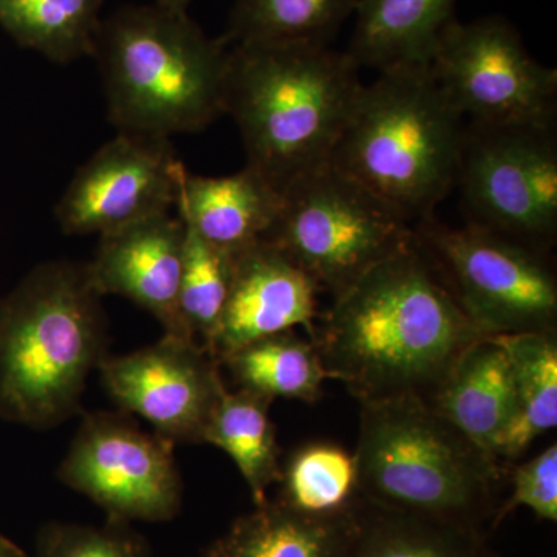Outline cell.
<instances>
[{
	"instance_id": "6da1fadb",
	"label": "cell",
	"mask_w": 557,
	"mask_h": 557,
	"mask_svg": "<svg viewBox=\"0 0 557 557\" xmlns=\"http://www.w3.org/2000/svg\"><path fill=\"white\" fill-rule=\"evenodd\" d=\"M483 338L413 237L333 298L319 314L314 343L330 380L369 405L409 397L428 403L457 359Z\"/></svg>"
},
{
	"instance_id": "7a4b0ae2",
	"label": "cell",
	"mask_w": 557,
	"mask_h": 557,
	"mask_svg": "<svg viewBox=\"0 0 557 557\" xmlns=\"http://www.w3.org/2000/svg\"><path fill=\"white\" fill-rule=\"evenodd\" d=\"M358 70L329 44L233 46L225 113L239 127L247 166L282 193L329 164L364 86Z\"/></svg>"
},
{
	"instance_id": "3957f363",
	"label": "cell",
	"mask_w": 557,
	"mask_h": 557,
	"mask_svg": "<svg viewBox=\"0 0 557 557\" xmlns=\"http://www.w3.org/2000/svg\"><path fill=\"white\" fill-rule=\"evenodd\" d=\"M87 263L50 260L0 300V418L33 429L81 408L108 358V319Z\"/></svg>"
},
{
	"instance_id": "277c9868",
	"label": "cell",
	"mask_w": 557,
	"mask_h": 557,
	"mask_svg": "<svg viewBox=\"0 0 557 557\" xmlns=\"http://www.w3.org/2000/svg\"><path fill=\"white\" fill-rule=\"evenodd\" d=\"M123 134H196L225 113L228 44L186 11L124 7L101 21L94 57Z\"/></svg>"
},
{
	"instance_id": "5b68a950",
	"label": "cell",
	"mask_w": 557,
	"mask_h": 557,
	"mask_svg": "<svg viewBox=\"0 0 557 557\" xmlns=\"http://www.w3.org/2000/svg\"><path fill=\"white\" fill-rule=\"evenodd\" d=\"M431 67L362 86L330 164L416 226L456 188L465 123Z\"/></svg>"
},
{
	"instance_id": "8992f818",
	"label": "cell",
	"mask_w": 557,
	"mask_h": 557,
	"mask_svg": "<svg viewBox=\"0 0 557 557\" xmlns=\"http://www.w3.org/2000/svg\"><path fill=\"white\" fill-rule=\"evenodd\" d=\"M359 497L368 507L482 530L502 469L423 399L361 405Z\"/></svg>"
},
{
	"instance_id": "52a82bcc",
	"label": "cell",
	"mask_w": 557,
	"mask_h": 557,
	"mask_svg": "<svg viewBox=\"0 0 557 557\" xmlns=\"http://www.w3.org/2000/svg\"><path fill=\"white\" fill-rule=\"evenodd\" d=\"M413 237L410 223L329 163L282 190L265 240L336 298Z\"/></svg>"
},
{
	"instance_id": "ba28073f",
	"label": "cell",
	"mask_w": 557,
	"mask_h": 557,
	"mask_svg": "<svg viewBox=\"0 0 557 557\" xmlns=\"http://www.w3.org/2000/svg\"><path fill=\"white\" fill-rule=\"evenodd\" d=\"M456 188L467 225L549 252L557 237L556 126H465Z\"/></svg>"
},
{
	"instance_id": "9c48e42d",
	"label": "cell",
	"mask_w": 557,
	"mask_h": 557,
	"mask_svg": "<svg viewBox=\"0 0 557 557\" xmlns=\"http://www.w3.org/2000/svg\"><path fill=\"white\" fill-rule=\"evenodd\" d=\"M461 309L486 336L557 327V281L549 252L435 215L413 226Z\"/></svg>"
},
{
	"instance_id": "30bf717a",
	"label": "cell",
	"mask_w": 557,
	"mask_h": 557,
	"mask_svg": "<svg viewBox=\"0 0 557 557\" xmlns=\"http://www.w3.org/2000/svg\"><path fill=\"white\" fill-rule=\"evenodd\" d=\"M429 67L469 124L556 126V69L539 64L500 17L454 21Z\"/></svg>"
},
{
	"instance_id": "8fae6325",
	"label": "cell",
	"mask_w": 557,
	"mask_h": 557,
	"mask_svg": "<svg viewBox=\"0 0 557 557\" xmlns=\"http://www.w3.org/2000/svg\"><path fill=\"white\" fill-rule=\"evenodd\" d=\"M174 443L146 434L120 413L97 412L83 423L58 478L104 509L108 519L170 522L183 502Z\"/></svg>"
},
{
	"instance_id": "7c38bea8",
	"label": "cell",
	"mask_w": 557,
	"mask_h": 557,
	"mask_svg": "<svg viewBox=\"0 0 557 557\" xmlns=\"http://www.w3.org/2000/svg\"><path fill=\"white\" fill-rule=\"evenodd\" d=\"M220 368L196 341L164 335L134 354L106 358L98 370L121 408L145 418L174 445H199L226 392Z\"/></svg>"
},
{
	"instance_id": "4fadbf2b",
	"label": "cell",
	"mask_w": 557,
	"mask_h": 557,
	"mask_svg": "<svg viewBox=\"0 0 557 557\" xmlns=\"http://www.w3.org/2000/svg\"><path fill=\"white\" fill-rule=\"evenodd\" d=\"M178 164L170 138L120 132L70 182L54 211L61 230L101 236L170 212L177 201Z\"/></svg>"
},
{
	"instance_id": "5bb4252c",
	"label": "cell",
	"mask_w": 557,
	"mask_h": 557,
	"mask_svg": "<svg viewBox=\"0 0 557 557\" xmlns=\"http://www.w3.org/2000/svg\"><path fill=\"white\" fill-rule=\"evenodd\" d=\"M233 258L228 300L208 354L222 366L237 348L296 327L314 341L321 292L314 278L267 240Z\"/></svg>"
},
{
	"instance_id": "9a60e30c",
	"label": "cell",
	"mask_w": 557,
	"mask_h": 557,
	"mask_svg": "<svg viewBox=\"0 0 557 557\" xmlns=\"http://www.w3.org/2000/svg\"><path fill=\"white\" fill-rule=\"evenodd\" d=\"M185 237L180 215H150L101 234L97 255L87 265L102 296L131 299L163 325L164 335L196 341L178 310Z\"/></svg>"
},
{
	"instance_id": "2e32d148",
	"label": "cell",
	"mask_w": 557,
	"mask_h": 557,
	"mask_svg": "<svg viewBox=\"0 0 557 557\" xmlns=\"http://www.w3.org/2000/svg\"><path fill=\"white\" fill-rule=\"evenodd\" d=\"M175 207L201 239L236 255L267 239L281 212L282 193L249 166L226 177H201L180 161Z\"/></svg>"
},
{
	"instance_id": "e0dca14e",
	"label": "cell",
	"mask_w": 557,
	"mask_h": 557,
	"mask_svg": "<svg viewBox=\"0 0 557 557\" xmlns=\"http://www.w3.org/2000/svg\"><path fill=\"white\" fill-rule=\"evenodd\" d=\"M426 405L496 458L498 440L516 410L515 379L505 348L494 336L472 344Z\"/></svg>"
},
{
	"instance_id": "ac0fdd59",
	"label": "cell",
	"mask_w": 557,
	"mask_h": 557,
	"mask_svg": "<svg viewBox=\"0 0 557 557\" xmlns=\"http://www.w3.org/2000/svg\"><path fill=\"white\" fill-rule=\"evenodd\" d=\"M362 512L364 504L346 515L313 518L269 500L234 520L203 557H348Z\"/></svg>"
},
{
	"instance_id": "d6986e66",
	"label": "cell",
	"mask_w": 557,
	"mask_h": 557,
	"mask_svg": "<svg viewBox=\"0 0 557 557\" xmlns=\"http://www.w3.org/2000/svg\"><path fill=\"white\" fill-rule=\"evenodd\" d=\"M457 0H358L347 53L380 73L431 65L440 39L456 21Z\"/></svg>"
},
{
	"instance_id": "ffe728a7",
	"label": "cell",
	"mask_w": 557,
	"mask_h": 557,
	"mask_svg": "<svg viewBox=\"0 0 557 557\" xmlns=\"http://www.w3.org/2000/svg\"><path fill=\"white\" fill-rule=\"evenodd\" d=\"M557 330L494 336L515 379V418L498 440L496 458L515 460L557 424Z\"/></svg>"
},
{
	"instance_id": "44dd1931",
	"label": "cell",
	"mask_w": 557,
	"mask_h": 557,
	"mask_svg": "<svg viewBox=\"0 0 557 557\" xmlns=\"http://www.w3.org/2000/svg\"><path fill=\"white\" fill-rule=\"evenodd\" d=\"M239 388L274 401L317 403L330 380L317 343L295 330L252 341L222 362Z\"/></svg>"
},
{
	"instance_id": "7402d4cb",
	"label": "cell",
	"mask_w": 557,
	"mask_h": 557,
	"mask_svg": "<svg viewBox=\"0 0 557 557\" xmlns=\"http://www.w3.org/2000/svg\"><path fill=\"white\" fill-rule=\"evenodd\" d=\"M271 403L244 388H226L203 434V443L233 458L256 507L269 502L270 486L281 479V448L270 418Z\"/></svg>"
},
{
	"instance_id": "603a6c76",
	"label": "cell",
	"mask_w": 557,
	"mask_h": 557,
	"mask_svg": "<svg viewBox=\"0 0 557 557\" xmlns=\"http://www.w3.org/2000/svg\"><path fill=\"white\" fill-rule=\"evenodd\" d=\"M104 0H0V27L58 64L94 57Z\"/></svg>"
},
{
	"instance_id": "cb8c5ba5",
	"label": "cell",
	"mask_w": 557,
	"mask_h": 557,
	"mask_svg": "<svg viewBox=\"0 0 557 557\" xmlns=\"http://www.w3.org/2000/svg\"><path fill=\"white\" fill-rule=\"evenodd\" d=\"M277 483V502L300 515L333 518L362 505L357 456L335 443L300 446L285 461Z\"/></svg>"
},
{
	"instance_id": "d4e9b609",
	"label": "cell",
	"mask_w": 557,
	"mask_h": 557,
	"mask_svg": "<svg viewBox=\"0 0 557 557\" xmlns=\"http://www.w3.org/2000/svg\"><path fill=\"white\" fill-rule=\"evenodd\" d=\"M348 557H497L479 528L368 507Z\"/></svg>"
},
{
	"instance_id": "484cf974",
	"label": "cell",
	"mask_w": 557,
	"mask_h": 557,
	"mask_svg": "<svg viewBox=\"0 0 557 557\" xmlns=\"http://www.w3.org/2000/svg\"><path fill=\"white\" fill-rule=\"evenodd\" d=\"M358 0H236L226 44H329Z\"/></svg>"
},
{
	"instance_id": "4316f807",
	"label": "cell",
	"mask_w": 557,
	"mask_h": 557,
	"mask_svg": "<svg viewBox=\"0 0 557 557\" xmlns=\"http://www.w3.org/2000/svg\"><path fill=\"white\" fill-rule=\"evenodd\" d=\"M185 228L180 317L190 336L208 351L228 300L234 255L212 247L188 223H185Z\"/></svg>"
},
{
	"instance_id": "83f0119b",
	"label": "cell",
	"mask_w": 557,
	"mask_h": 557,
	"mask_svg": "<svg viewBox=\"0 0 557 557\" xmlns=\"http://www.w3.org/2000/svg\"><path fill=\"white\" fill-rule=\"evenodd\" d=\"M35 557H152L146 539L127 522L104 527L47 523L36 537Z\"/></svg>"
},
{
	"instance_id": "f1b7e54d",
	"label": "cell",
	"mask_w": 557,
	"mask_h": 557,
	"mask_svg": "<svg viewBox=\"0 0 557 557\" xmlns=\"http://www.w3.org/2000/svg\"><path fill=\"white\" fill-rule=\"evenodd\" d=\"M519 507L530 508L539 520L557 522V446L553 443L539 456L516 468L512 493L494 515L493 527Z\"/></svg>"
},
{
	"instance_id": "f546056e",
	"label": "cell",
	"mask_w": 557,
	"mask_h": 557,
	"mask_svg": "<svg viewBox=\"0 0 557 557\" xmlns=\"http://www.w3.org/2000/svg\"><path fill=\"white\" fill-rule=\"evenodd\" d=\"M0 557H27L16 544L0 534Z\"/></svg>"
},
{
	"instance_id": "4dcf8cb0",
	"label": "cell",
	"mask_w": 557,
	"mask_h": 557,
	"mask_svg": "<svg viewBox=\"0 0 557 557\" xmlns=\"http://www.w3.org/2000/svg\"><path fill=\"white\" fill-rule=\"evenodd\" d=\"M193 0H157V5L174 11H186Z\"/></svg>"
}]
</instances>
